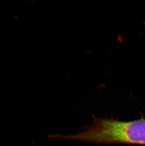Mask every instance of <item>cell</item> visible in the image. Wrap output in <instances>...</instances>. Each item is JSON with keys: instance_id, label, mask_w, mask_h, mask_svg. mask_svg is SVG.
<instances>
[{"instance_id": "6da1fadb", "label": "cell", "mask_w": 145, "mask_h": 146, "mask_svg": "<svg viewBox=\"0 0 145 146\" xmlns=\"http://www.w3.org/2000/svg\"><path fill=\"white\" fill-rule=\"evenodd\" d=\"M95 133L99 144L145 145V119L122 121L102 118L96 124Z\"/></svg>"}]
</instances>
